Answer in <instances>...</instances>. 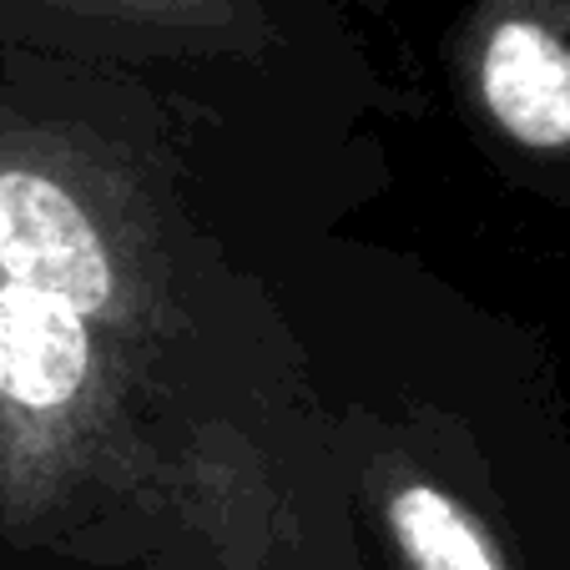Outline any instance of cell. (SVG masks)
Wrapping results in <instances>:
<instances>
[{"instance_id": "3957f363", "label": "cell", "mask_w": 570, "mask_h": 570, "mask_svg": "<svg viewBox=\"0 0 570 570\" xmlns=\"http://www.w3.org/2000/svg\"><path fill=\"white\" fill-rule=\"evenodd\" d=\"M490 127L520 151L570 157V21L550 0H490L470 41Z\"/></svg>"}, {"instance_id": "6da1fadb", "label": "cell", "mask_w": 570, "mask_h": 570, "mask_svg": "<svg viewBox=\"0 0 570 570\" xmlns=\"http://www.w3.org/2000/svg\"><path fill=\"white\" fill-rule=\"evenodd\" d=\"M71 87H0V540L81 570H328L253 424L203 404L161 157Z\"/></svg>"}, {"instance_id": "7a4b0ae2", "label": "cell", "mask_w": 570, "mask_h": 570, "mask_svg": "<svg viewBox=\"0 0 570 570\" xmlns=\"http://www.w3.org/2000/svg\"><path fill=\"white\" fill-rule=\"evenodd\" d=\"M273 26L258 0H0V46L81 61L263 51Z\"/></svg>"}]
</instances>
